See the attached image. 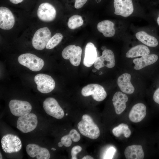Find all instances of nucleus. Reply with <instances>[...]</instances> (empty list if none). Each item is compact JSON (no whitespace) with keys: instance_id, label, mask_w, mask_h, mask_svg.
<instances>
[{"instance_id":"nucleus-1","label":"nucleus","mask_w":159,"mask_h":159,"mask_svg":"<svg viewBox=\"0 0 159 159\" xmlns=\"http://www.w3.org/2000/svg\"><path fill=\"white\" fill-rule=\"evenodd\" d=\"M77 127L82 135L90 139H96L100 135L99 127L88 115L85 114L82 116L81 120L77 124Z\"/></svg>"},{"instance_id":"nucleus-2","label":"nucleus","mask_w":159,"mask_h":159,"mask_svg":"<svg viewBox=\"0 0 159 159\" xmlns=\"http://www.w3.org/2000/svg\"><path fill=\"white\" fill-rule=\"evenodd\" d=\"M18 60L20 64L34 72L40 70L44 64L42 59L30 53L20 55L18 57Z\"/></svg>"},{"instance_id":"nucleus-3","label":"nucleus","mask_w":159,"mask_h":159,"mask_svg":"<svg viewBox=\"0 0 159 159\" xmlns=\"http://www.w3.org/2000/svg\"><path fill=\"white\" fill-rule=\"evenodd\" d=\"M51 37V33L47 27L40 28L34 34L32 40L33 47L36 49H43Z\"/></svg>"},{"instance_id":"nucleus-4","label":"nucleus","mask_w":159,"mask_h":159,"mask_svg":"<svg viewBox=\"0 0 159 159\" xmlns=\"http://www.w3.org/2000/svg\"><path fill=\"white\" fill-rule=\"evenodd\" d=\"M37 123V116L34 113H29L19 117L17 121L16 127L22 132L26 133L34 130Z\"/></svg>"},{"instance_id":"nucleus-5","label":"nucleus","mask_w":159,"mask_h":159,"mask_svg":"<svg viewBox=\"0 0 159 159\" xmlns=\"http://www.w3.org/2000/svg\"><path fill=\"white\" fill-rule=\"evenodd\" d=\"M1 144L3 151L9 153L17 152L22 147L21 142L20 138L12 134L4 135L1 140Z\"/></svg>"},{"instance_id":"nucleus-6","label":"nucleus","mask_w":159,"mask_h":159,"mask_svg":"<svg viewBox=\"0 0 159 159\" xmlns=\"http://www.w3.org/2000/svg\"><path fill=\"white\" fill-rule=\"evenodd\" d=\"M34 81L37 85V88L40 92L47 93L54 88L55 83L54 80L49 75L40 73L34 77Z\"/></svg>"},{"instance_id":"nucleus-7","label":"nucleus","mask_w":159,"mask_h":159,"mask_svg":"<svg viewBox=\"0 0 159 159\" xmlns=\"http://www.w3.org/2000/svg\"><path fill=\"white\" fill-rule=\"evenodd\" d=\"M81 94L84 97L91 95L93 99L98 102L103 100L107 96L103 87L97 84H91L84 87L81 90Z\"/></svg>"},{"instance_id":"nucleus-8","label":"nucleus","mask_w":159,"mask_h":159,"mask_svg":"<svg viewBox=\"0 0 159 159\" xmlns=\"http://www.w3.org/2000/svg\"><path fill=\"white\" fill-rule=\"evenodd\" d=\"M82 54L81 47L74 45H70L63 50L62 55L63 58L69 59L73 65L77 66L80 64Z\"/></svg>"},{"instance_id":"nucleus-9","label":"nucleus","mask_w":159,"mask_h":159,"mask_svg":"<svg viewBox=\"0 0 159 159\" xmlns=\"http://www.w3.org/2000/svg\"><path fill=\"white\" fill-rule=\"evenodd\" d=\"M43 107L48 114L57 119H61L64 116V110L57 101L53 97L45 99L43 103Z\"/></svg>"},{"instance_id":"nucleus-10","label":"nucleus","mask_w":159,"mask_h":159,"mask_svg":"<svg viewBox=\"0 0 159 159\" xmlns=\"http://www.w3.org/2000/svg\"><path fill=\"white\" fill-rule=\"evenodd\" d=\"M9 106L11 113L17 117L28 114L32 109V106L28 102L17 100H10Z\"/></svg>"},{"instance_id":"nucleus-11","label":"nucleus","mask_w":159,"mask_h":159,"mask_svg":"<svg viewBox=\"0 0 159 159\" xmlns=\"http://www.w3.org/2000/svg\"><path fill=\"white\" fill-rule=\"evenodd\" d=\"M37 16L41 21L45 22H50L55 19L56 10L51 4L44 2L39 6L37 11Z\"/></svg>"},{"instance_id":"nucleus-12","label":"nucleus","mask_w":159,"mask_h":159,"mask_svg":"<svg viewBox=\"0 0 159 159\" xmlns=\"http://www.w3.org/2000/svg\"><path fill=\"white\" fill-rule=\"evenodd\" d=\"M115 65V55L111 50L106 49L102 52L100 57H97L94 63V67L97 69L104 67L108 68H113Z\"/></svg>"},{"instance_id":"nucleus-13","label":"nucleus","mask_w":159,"mask_h":159,"mask_svg":"<svg viewBox=\"0 0 159 159\" xmlns=\"http://www.w3.org/2000/svg\"><path fill=\"white\" fill-rule=\"evenodd\" d=\"M114 14L127 17L133 13L134 7L132 0H114Z\"/></svg>"},{"instance_id":"nucleus-14","label":"nucleus","mask_w":159,"mask_h":159,"mask_svg":"<svg viewBox=\"0 0 159 159\" xmlns=\"http://www.w3.org/2000/svg\"><path fill=\"white\" fill-rule=\"evenodd\" d=\"M15 18L12 12L7 8L0 7V28L4 30H9L14 26Z\"/></svg>"},{"instance_id":"nucleus-15","label":"nucleus","mask_w":159,"mask_h":159,"mask_svg":"<svg viewBox=\"0 0 159 159\" xmlns=\"http://www.w3.org/2000/svg\"><path fill=\"white\" fill-rule=\"evenodd\" d=\"M27 154L32 158L36 157L37 159H49L50 155L46 148L40 147L34 144H29L26 148Z\"/></svg>"},{"instance_id":"nucleus-16","label":"nucleus","mask_w":159,"mask_h":159,"mask_svg":"<svg viewBox=\"0 0 159 159\" xmlns=\"http://www.w3.org/2000/svg\"><path fill=\"white\" fill-rule=\"evenodd\" d=\"M146 108L145 105L141 103L134 105L129 114L130 120L132 122L137 123L141 121L146 115Z\"/></svg>"},{"instance_id":"nucleus-17","label":"nucleus","mask_w":159,"mask_h":159,"mask_svg":"<svg viewBox=\"0 0 159 159\" xmlns=\"http://www.w3.org/2000/svg\"><path fill=\"white\" fill-rule=\"evenodd\" d=\"M97 57L96 47L92 43H88L85 49V56L83 59L84 65L90 67L94 64Z\"/></svg>"},{"instance_id":"nucleus-18","label":"nucleus","mask_w":159,"mask_h":159,"mask_svg":"<svg viewBox=\"0 0 159 159\" xmlns=\"http://www.w3.org/2000/svg\"><path fill=\"white\" fill-rule=\"evenodd\" d=\"M128 100L127 95L120 92H117L114 94L112 101L117 114H120L125 110Z\"/></svg>"},{"instance_id":"nucleus-19","label":"nucleus","mask_w":159,"mask_h":159,"mask_svg":"<svg viewBox=\"0 0 159 159\" xmlns=\"http://www.w3.org/2000/svg\"><path fill=\"white\" fill-rule=\"evenodd\" d=\"M130 74L125 73L120 75L118 78L117 83L121 90L124 93L131 94L133 93L135 88L131 83Z\"/></svg>"},{"instance_id":"nucleus-20","label":"nucleus","mask_w":159,"mask_h":159,"mask_svg":"<svg viewBox=\"0 0 159 159\" xmlns=\"http://www.w3.org/2000/svg\"><path fill=\"white\" fill-rule=\"evenodd\" d=\"M158 59V56L155 54H149L142 56L140 58L135 59L133 61L135 64L134 68L136 70L140 69L154 63Z\"/></svg>"},{"instance_id":"nucleus-21","label":"nucleus","mask_w":159,"mask_h":159,"mask_svg":"<svg viewBox=\"0 0 159 159\" xmlns=\"http://www.w3.org/2000/svg\"><path fill=\"white\" fill-rule=\"evenodd\" d=\"M124 155L127 159H143L145 155L142 146L136 145L127 146L125 150Z\"/></svg>"},{"instance_id":"nucleus-22","label":"nucleus","mask_w":159,"mask_h":159,"mask_svg":"<svg viewBox=\"0 0 159 159\" xmlns=\"http://www.w3.org/2000/svg\"><path fill=\"white\" fill-rule=\"evenodd\" d=\"M97 28L105 37H112L115 34L114 24L109 20H104L99 22L97 24Z\"/></svg>"},{"instance_id":"nucleus-23","label":"nucleus","mask_w":159,"mask_h":159,"mask_svg":"<svg viewBox=\"0 0 159 159\" xmlns=\"http://www.w3.org/2000/svg\"><path fill=\"white\" fill-rule=\"evenodd\" d=\"M150 50L146 46L143 44H139L129 49L126 54L127 58H134L149 54Z\"/></svg>"},{"instance_id":"nucleus-24","label":"nucleus","mask_w":159,"mask_h":159,"mask_svg":"<svg viewBox=\"0 0 159 159\" xmlns=\"http://www.w3.org/2000/svg\"><path fill=\"white\" fill-rule=\"evenodd\" d=\"M135 36L139 41L149 47H154L158 44V41L155 37L148 34L144 31L137 32Z\"/></svg>"},{"instance_id":"nucleus-25","label":"nucleus","mask_w":159,"mask_h":159,"mask_svg":"<svg viewBox=\"0 0 159 159\" xmlns=\"http://www.w3.org/2000/svg\"><path fill=\"white\" fill-rule=\"evenodd\" d=\"M113 135L117 137L123 134L125 137L129 138L131 134V131L127 125L122 123L115 127L112 130Z\"/></svg>"},{"instance_id":"nucleus-26","label":"nucleus","mask_w":159,"mask_h":159,"mask_svg":"<svg viewBox=\"0 0 159 159\" xmlns=\"http://www.w3.org/2000/svg\"><path fill=\"white\" fill-rule=\"evenodd\" d=\"M83 23V20L81 16L74 15L69 18L67 26L70 29H74L82 25Z\"/></svg>"},{"instance_id":"nucleus-27","label":"nucleus","mask_w":159,"mask_h":159,"mask_svg":"<svg viewBox=\"0 0 159 159\" xmlns=\"http://www.w3.org/2000/svg\"><path fill=\"white\" fill-rule=\"evenodd\" d=\"M63 38V35L61 34L56 33L49 40L46 46V48L49 49H53L61 42Z\"/></svg>"},{"instance_id":"nucleus-28","label":"nucleus","mask_w":159,"mask_h":159,"mask_svg":"<svg viewBox=\"0 0 159 159\" xmlns=\"http://www.w3.org/2000/svg\"><path fill=\"white\" fill-rule=\"evenodd\" d=\"M72 139L69 134L62 137L61 139V142L66 147L70 146L72 144Z\"/></svg>"},{"instance_id":"nucleus-29","label":"nucleus","mask_w":159,"mask_h":159,"mask_svg":"<svg viewBox=\"0 0 159 159\" xmlns=\"http://www.w3.org/2000/svg\"><path fill=\"white\" fill-rule=\"evenodd\" d=\"M116 151L115 149L113 147L109 148L104 154L103 159H112Z\"/></svg>"},{"instance_id":"nucleus-30","label":"nucleus","mask_w":159,"mask_h":159,"mask_svg":"<svg viewBox=\"0 0 159 159\" xmlns=\"http://www.w3.org/2000/svg\"><path fill=\"white\" fill-rule=\"evenodd\" d=\"M69 134L71 136L72 141L74 142H77L80 140V135L75 129L71 130L70 131Z\"/></svg>"},{"instance_id":"nucleus-31","label":"nucleus","mask_w":159,"mask_h":159,"mask_svg":"<svg viewBox=\"0 0 159 159\" xmlns=\"http://www.w3.org/2000/svg\"><path fill=\"white\" fill-rule=\"evenodd\" d=\"M82 150V147L79 145H76L73 147L71 150L72 159H77V154L80 152Z\"/></svg>"},{"instance_id":"nucleus-32","label":"nucleus","mask_w":159,"mask_h":159,"mask_svg":"<svg viewBox=\"0 0 159 159\" xmlns=\"http://www.w3.org/2000/svg\"><path fill=\"white\" fill-rule=\"evenodd\" d=\"M153 98L154 101L159 104V87L155 92Z\"/></svg>"},{"instance_id":"nucleus-33","label":"nucleus","mask_w":159,"mask_h":159,"mask_svg":"<svg viewBox=\"0 0 159 159\" xmlns=\"http://www.w3.org/2000/svg\"><path fill=\"white\" fill-rule=\"evenodd\" d=\"M13 4H17L21 2L24 0H9Z\"/></svg>"},{"instance_id":"nucleus-34","label":"nucleus","mask_w":159,"mask_h":159,"mask_svg":"<svg viewBox=\"0 0 159 159\" xmlns=\"http://www.w3.org/2000/svg\"><path fill=\"white\" fill-rule=\"evenodd\" d=\"M93 158L90 155H87L83 157L82 159H93Z\"/></svg>"},{"instance_id":"nucleus-35","label":"nucleus","mask_w":159,"mask_h":159,"mask_svg":"<svg viewBox=\"0 0 159 159\" xmlns=\"http://www.w3.org/2000/svg\"><path fill=\"white\" fill-rule=\"evenodd\" d=\"M63 145V144L61 142H59L58 144V145L59 147H62Z\"/></svg>"},{"instance_id":"nucleus-36","label":"nucleus","mask_w":159,"mask_h":159,"mask_svg":"<svg viewBox=\"0 0 159 159\" xmlns=\"http://www.w3.org/2000/svg\"><path fill=\"white\" fill-rule=\"evenodd\" d=\"M157 23L159 26V14L157 20Z\"/></svg>"},{"instance_id":"nucleus-37","label":"nucleus","mask_w":159,"mask_h":159,"mask_svg":"<svg viewBox=\"0 0 159 159\" xmlns=\"http://www.w3.org/2000/svg\"><path fill=\"white\" fill-rule=\"evenodd\" d=\"M97 71V69H92V72H95Z\"/></svg>"},{"instance_id":"nucleus-38","label":"nucleus","mask_w":159,"mask_h":159,"mask_svg":"<svg viewBox=\"0 0 159 159\" xmlns=\"http://www.w3.org/2000/svg\"><path fill=\"white\" fill-rule=\"evenodd\" d=\"M0 159H2V155L1 154V152H0Z\"/></svg>"},{"instance_id":"nucleus-39","label":"nucleus","mask_w":159,"mask_h":159,"mask_svg":"<svg viewBox=\"0 0 159 159\" xmlns=\"http://www.w3.org/2000/svg\"><path fill=\"white\" fill-rule=\"evenodd\" d=\"M51 150L54 151L56 150V149L54 148H51Z\"/></svg>"},{"instance_id":"nucleus-40","label":"nucleus","mask_w":159,"mask_h":159,"mask_svg":"<svg viewBox=\"0 0 159 159\" xmlns=\"http://www.w3.org/2000/svg\"><path fill=\"white\" fill-rule=\"evenodd\" d=\"M68 115V114H67V113H66V115Z\"/></svg>"}]
</instances>
